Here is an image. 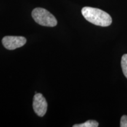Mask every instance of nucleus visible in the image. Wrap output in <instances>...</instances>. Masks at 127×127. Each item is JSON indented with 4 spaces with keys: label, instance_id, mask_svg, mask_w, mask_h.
<instances>
[{
    "label": "nucleus",
    "instance_id": "obj_1",
    "mask_svg": "<svg viewBox=\"0 0 127 127\" xmlns=\"http://www.w3.org/2000/svg\"><path fill=\"white\" fill-rule=\"evenodd\" d=\"M83 17L93 24L101 27H108L112 23L111 17L107 12L95 8L85 7L82 9Z\"/></svg>",
    "mask_w": 127,
    "mask_h": 127
},
{
    "label": "nucleus",
    "instance_id": "obj_2",
    "mask_svg": "<svg viewBox=\"0 0 127 127\" xmlns=\"http://www.w3.org/2000/svg\"><path fill=\"white\" fill-rule=\"evenodd\" d=\"M32 17L38 24L45 27H53L57 25L55 17L47 9L42 8H36L32 12Z\"/></svg>",
    "mask_w": 127,
    "mask_h": 127
},
{
    "label": "nucleus",
    "instance_id": "obj_4",
    "mask_svg": "<svg viewBox=\"0 0 127 127\" xmlns=\"http://www.w3.org/2000/svg\"><path fill=\"white\" fill-rule=\"evenodd\" d=\"M33 109L39 117H43L47 112V102L45 98L41 94H36L33 99Z\"/></svg>",
    "mask_w": 127,
    "mask_h": 127
},
{
    "label": "nucleus",
    "instance_id": "obj_5",
    "mask_svg": "<svg viewBox=\"0 0 127 127\" xmlns=\"http://www.w3.org/2000/svg\"><path fill=\"white\" fill-rule=\"evenodd\" d=\"M99 124L95 120H88L85 123L73 125V127H98Z\"/></svg>",
    "mask_w": 127,
    "mask_h": 127
},
{
    "label": "nucleus",
    "instance_id": "obj_3",
    "mask_svg": "<svg viewBox=\"0 0 127 127\" xmlns=\"http://www.w3.org/2000/svg\"><path fill=\"white\" fill-rule=\"evenodd\" d=\"M27 42V39L24 36H6L2 39V43L6 49L14 50L23 47Z\"/></svg>",
    "mask_w": 127,
    "mask_h": 127
},
{
    "label": "nucleus",
    "instance_id": "obj_7",
    "mask_svg": "<svg viewBox=\"0 0 127 127\" xmlns=\"http://www.w3.org/2000/svg\"><path fill=\"white\" fill-rule=\"evenodd\" d=\"M121 127H127V115H123L121 118Z\"/></svg>",
    "mask_w": 127,
    "mask_h": 127
},
{
    "label": "nucleus",
    "instance_id": "obj_6",
    "mask_svg": "<svg viewBox=\"0 0 127 127\" xmlns=\"http://www.w3.org/2000/svg\"><path fill=\"white\" fill-rule=\"evenodd\" d=\"M121 67L125 77L127 78V54L123 55L122 57Z\"/></svg>",
    "mask_w": 127,
    "mask_h": 127
}]
</instances>
